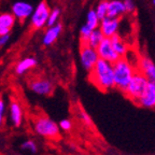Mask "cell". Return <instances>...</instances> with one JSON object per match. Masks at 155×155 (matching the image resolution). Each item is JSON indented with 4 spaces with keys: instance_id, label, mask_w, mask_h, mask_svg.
<instances>
[{
    "instance_id": "cell-22",
    "label": "cell",
    "mask_w": 155,
    "mask_h": 155,
    "mask_svg": "<svg viewBox=\"0 0 155 155\" xmlns=\"http://www.w3.org/2000/svg\"><path fill=\"white\" fill-rule=\"evenodd\" d=\"M61 8H54V9H52L51 13H50V17H48V26L46 27L53 26V25L59 23L58 21L61 18Z\"/></svg>"
},
{
    "instance_id": "cell-28",
    "label": "cell",
    "mask_w": 155,
    "mask_h": 155,
    "mask_svg": "<svg viewBox=\"0 0 155 155\" xmlns=\"http://www.w3.org/2000/svg\"><path fill=\"white\" fill-rule=\"evenodd\" d=\"M5 104L1 98H0V126L3 122V117H5Z\"/></svg>"
},
{
    "instance_id": "cell-8",
    "label": "cell",
    "mask_w": 155,
    "mask_h": 155,
    "mask_svg": "<svg viewBox=\"0 0 155 155\" xmlns=\"http://www.w3.org/2000/svg\"><path fill=\"white\" fill-rule=\"evenodd\" d=\"M97 52H98L99 58H102L104 61H110L112 64H114L121 58L112 45L111 38H108V37H104L99 45L97 46Z\"/></svg>"
},
{
    "instance_id": "cell-29",
    "label": "cell",
    "mask_w": 155,
    "mask_h": 155,
    "mask_svg": "<svg viewBox=\"0 0 155 155\" xmlns=\"http://www.w3.org/2000/svg\"><path fill=\"white\" fill-rule=\"evenodd\" d=\"M81 119H82L83 123H85L86 125H91L92 124V119H91L90 115L85 111H81Z\"/></svg>"
},
{
    "instance_id": "cell-11",
    "label": "cell",
    "mask_w": 155,
    "mask_h": 155,
    "mask_svg": "<svg viewBox=\"0 0 155 155\" xmlns=\"http://www.w3.org/2000/svg\"><path fill=\"white\" fill-rule=\"evenodd\" d=\"M138 70L147 77L149 82L155 84V64L149 57H141L139 61Z\"/></svg>"
},
{
    "instance_id": "cell-2",
    "label": "cell",
    "mask_w": 155,
    "mask_h": 155,
    "mask_svg": "<svg viewBox=\"0 0 155 155\" xmlns=\"http://www.w3.org/2000/svg\"><path fill=\"white\" fill-rule=\"evenodd\" d=\"M113 69L115 88L124 94L138 68L135 67L126 57H121L119 61L113 64Z\"/></svg>"
},
{
    "instance_id": "cell-14",
    "label": "cell",
    "mask_w": 155,
    "mask_h": 155,
    "mask_svg": "<svg viewBox=\"0 0 155 155\" xmlns=\"http://www.w3.org/2000/svg\"><path fill=\"white\" fill-rule=\"evenodd\" d=\"M15 23L16 18L12 14V12L0 13V36L11 34Z\"/></svg>"
},
{
    "instance_id": "cell-18",
    "label": "cell",
    "mask_w": 155,
    "mask_h": 155,
    "mask_svg": "<svg viewBox=\"0 0 155 155\" xmlns=\"http://www.w3.org/2000/svg\"><path fill=\"white\" fill-rule=\"evenodd\" d=\"M10 119L13 125L18 127L23 122V110L18 102H12L10 104Z\"/></svg>"
},
{
    "instance_id": "cell-6",
    "label": "cell",
    "mask_w": 155,
    "mask_h": 155,
    "mask_svg": "<svg viewBox=\"0 0 155 155\" xmlns=\"http://www.w3.org/2000/svg\"><path fill=\"white\" fill-rule=\"evenodd\" d=\"M35 130L40 136L54 138V137H57L59 134V126L53 120L48 117H41L37 120L35 123Z\"/></svg>"
},
{
    "instance_id": "cell-19",
    "label": "cell",
    "mask_w": 155,
    "mask_h": 155,
    "mask_svg": "<svg viewBox=\"0 0 155 155\" xmlns=\"http://www.w3.org/2000/svg\"><path fill=\"white\" fill-rule=\"evenodd\" d=\"M104 35L102 34L101 29L100 28H96L94 29L92 31V34L90 35V37H88V39H87L86 41H85V43H87L88 45L93 46V48H97V46L99 45L100 42L104 40Z\"/></svg>"
},
{
    "instance_id": "cell-25",
    "label": "cell",
    "mask_w": 155,
    "mask_h": 155,
    "mask_svg": "<svg viewBox=\"0 0 155 155\" xmlns=\"http://www.w3.org/2000/svg\"><path fill=\"white\" fill-rule=\"evenodd\" d=\"M59 127H61V129H63V130L69 131L72 128V123H71L70 120H68V119L61 120V121L59 122Z\"/></svg>"
},
{
    "instance_id": "cell-20",
    "label": "cell",
    "mask_w": 155,
    "mask_h": 155,
    "mask_svg": "<svg viewBox=\"0 0 155 155\" xmlns=\"http://www.w3.org/2000/svg\"><path fill=\"white\" fill-rule=\"evenodd\" d=\"M100 21L101 19L98 17L97 15L96 11L95 9H91L86 14V21H85V24L87 26H90L92 29H96V28H99V25H100Z\"/></svg>"
},
{
    "instance_id": "cell-1",
    "label": "cell",
    "mask_w": 155,
    "mask_h": 155,
    "mask_svg": "<svg viewBox=\"0 0 155 155\" xmlns=\"http://www.w3.org/2000/svg\"><path fill=\"white\" fill-rule=\"evenodd\" d=\"M88 74L91 82L102 92H108L112 88H115L113 64L110 61L99 58Z\"/></svg>"
},
{
    "instance_id": "cell-30",
    "label": "cell",
    "mask_w": 155,
    "mask_h": 155,
    "mask_svg": "<svg viewBox=\"0 0 155 155\" xmlns=\"http://www.w3.org/2000/svg\"><path fill=\"white\" fill-rule=\"evenodd\" d=\"M153 5H155V0H153Z\"/></svg>"
},
{
    "instance_id": "cell-27",
    "label": "cell",
    "mask_w": 155,
    "mask_h": 155,
    "mask_svg": "<svg viewBox=\"0 0 155 155\" xmlns=\"http://www.w3.org/2000/svg\"><path fill=\"white\" fill-rule=\"evenodd\" d=\"M10 39H11V34L3 35V36H0V48H3L9 43Z\"/></svg>"
},
{
    "instance_id": "cell-15",
    "label": "cell",
    "mask_w": 155,
    "mask_h": 155,
    "mask_svg": "<svg viewBox=\"0 0 155 155\" xmlns=\"http://www.w3.org/2000/svg\"><path fill=\"white\" fill-rule=\"evenodd\" d=\"M38 65V61H37L36 57H31V56H28V57H25L23 59L18 61V63L15 65V73L18 75H23L26 72H28L30 69L35 68Z\"/></svg>"
},
{
    "instance_id": "cell-23",
    "label": "cell",
    "mask_w": 155,
    "mask_h": 155,
    "mask_svg": "<svg viewBox=\"0 0 155 155\" xmlns=\"http://www.w3.org/2000/svg\"><path fill=\"white\" fill-rule=\"evenodd\" d=\"M94 29H92L90 26H87L86 24H83L80 28V39H81V42H85L88 39L90 35L92 34V31Z\"/></svg>"
},
{
    "instance_id": "cell-16",
    "label": "cell",
    "mask_w": 155,
    "mask_h": 155,
    "mask_svg": "<svg viewBox=\"0 0 155 155\" xmlns=\"http://www.w3.org/2000/svg\"><path fill=\"white\" fill-rule=\"evenodd\" d=\"M124 13H126L124 0H109L108 16L113 17V18H120Z\"/></svg>"
},
{
    "instance_id": "cell-4",
    "label": "cell",
    "mask_w": 155,
    "mask_h": 155,
    "mask_svg": "<svg viewBox=\"0 0 155 155\" xmlns=\"http://www.w3.org/2000/svg\"><path fill=\"white\" fill-rule=\"evenodd\" d=\"M51 8L48 7L46 1H41L35 8L34 13L30 16V26L35 30H40L48 26V21L51 13Z\"/></svg>"
},
{
    "instance_id": "cell-12",
    "label": "cell",
    "mask_w": 155,
    "mask_h": 155,
    "mask_svg": "<svg viewBox=\"0 0 155 155\" xmlns=\"http://www.w3.org/2000/svg\"><path fill=\"white\" fill-rule=\"evenodd\" d=\"M61 31H63V25L61 23L50 26L46 28V30L44 31L43 36H42V43L44 45H52L56 42V40L58 39V37L61 36Z\"/></svg>"
},
{
    "instance_id": "cell-24",
    "label": "cell",
    "mask_w": 155,
    "mask_h": 155,
    "mask_svg": "<svg viewBox=\"0 0 155 155\" xmlns=\"http://www.w3.org/2000/svg\"><path fill=\"white\" fill-rule=\"evenodd\" d=\"M22 149L23 150H27V151H30L31 153L37 152V144L34 140H26L25 142L22 143Z\"/></svg>"
},
{
    "instance_id": "cell-21",
    "label": "cell",
    "mask_w": 155,
    "mask_h": 155,
    "mask_svg": "<svg viewBox=\"0 0 155 155\" xmlns=\"http://www.w3.org/2000/svg\"><path fill=\"white\" fill-rule=\"evenodd\" d=\"M108 7H109V0H101L97 3L95 11L100 19L108 16Z\"/></svg>"
},
{
    "instance_id": "cell-7",
    "label": "cell",
    "mask_w": 155,
    "mask_h": 155,
    "mask_svg": "<svg viewBox=\"0 0 155 155\" xmlns=\"http://www.w3.org/2000/svg\"><path fill=\"white\" fill-rule=\"evenodd\" d=\"M34 5L28 1H25V0L15 1L11 5V12L19 22H24L27 18H30V16L34 13Z\"/></svg>"
},
{
    "instance_id": "cell-13",
    "label": "cell",
    "mask_w": 155,
    "mask_h": 155,
    "mask_svg": "<svg viewBox=\"0 0 155 155\" xmlns=\"http://www.w3.org/2000/svg\"><path fill=\"white\" fill-rule=\"evenodd\" d=\"M30 88L35 94L46 96L53 92V83L46 79H39L30 83Z\"/></svg>"
},
{
    "instance_id": "cell-17",
    "label": "cell",
    "mask_w": 155,
    "mask_h": 155,
    "mask_svg": "<svg viewBox=\"0 0 155 155\" xmlns=\"http://www.w3.org/2000/svg\"><path fill=\"white\" fill-rule=\"evenodd\" d=\"M111 42L114 50H115L116 53L119 54L120 57H125L126 54L129 51V46L124 41V39L119 34H116L111 37Z\"/></svg>"
},
{
    "instance_id": "cell-9",
    "label": "cell",
    "mask_w": 155,
    "mask_h": 155,
    "mask_svg": "<svg viewBox=\"0 0 155 155\" xmlns=\"http://www.w3.org/2000/svg\"><path fill=\"white\" fill-rule=\"evenodd\" d=\"M138 106L145 109H154L155 108V84L149 82L144 92L140 96L138 101L136 102Z\"/></svg>"
},
{
    "instance_id": "cell-3",
    "label": "cell",
    "mask_w": 155,
    "mask_h": 155,
    "mask_svg": "<svg viewBox=\"0 0 155 155\" xmlns=\"http://www.w3.org/2000/svg\"><path fill=\"white\" fill-rule=\"evenodd\" d=\"M148 83L149 80L147 79V77L141 71L137 70L134 74L133 79H131L130 83L126 88V91L124 92V95L130 100H133L134 102H137L140 96L142 95V93L144 92Z\"/></svg>"
},
{
    "instance_id": "cell-5",
    "label": "cell",
    "mask_w": 155,
    "mask_h": 155,
    "mask_svg": "<svg viewBox=\"0 0 155 155\" xmlns=\"http://www.w3.org/2000/svg\"><path fill=\"white\" fill-rule=\"evenodd\" d=\"M99 59L97 48L88 45L85 42H81L80 46V63L82 68L86 72L90 73Z\"/></svg>"
},
{
    "instance_id": "cell-10",
    "label": "cell",
    "mask_w": 155,
    "mask_h": 155,
    "mask_svg": "<svg viewBox=\"0 0 155 155\" xmlns=\"http://www.w3.org/2000/svg\"><path fill=\"white\" fill-rule=\"evenodd\" d=\"M99 28L101 29L104 37L111 38L112 36L117 34L120 28V18H113V17L107 16L100 21Z\"/></svg>"
},
{
    "instance_id": "cell-26",
    "label": "cell",
    "mask_w": 155,
    "mask_h": 155,
    "mask_svg": "<svg viewBox=\"0 0 155 155\" xmlns=\"http://www.w3.org/2000/svg\"><path fill=\"white\" fill-rule=\"evenodd\" d=\"M124 5L126 8V12H133L136 9V5L134 0H124Z\"/></svg>"
}]
</instances>
